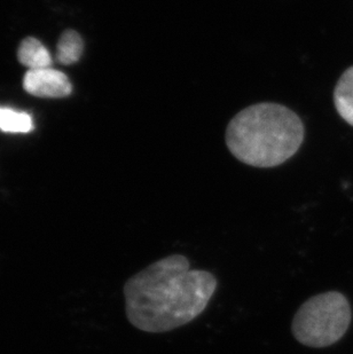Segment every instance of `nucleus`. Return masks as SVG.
I'll use <instances>...</instances> for the list:
<instances>
[{"instance_id":"obj_1","label":"nucleus","mask_w":353,"mask_h":354,"mask_svg":"<svg viewBox=\"0 0 353 354\" xmlns=\"http://www.w3.org/2000/svg\"><path fill=\"white\" fill-rule=\"evenodd\" d=\"M212 273L190 270L188 258L174 254L131 277L123 288L127 320L139 330L162 334L200 317L216 292Z\"/></svg>"},{"instance_id":"obj_2","label":"nucleus","mask_w":353,"mask_h":354,"mask_svg":"<svg viewBox=\"0 0 353 354\" xmlns=\"http://www.w3.org/2000/svg\"><path fill=\"white\" fill-rule=\"evenodd\" d=\"M304 124L289 108L273 102L253 104L230 120L226 144L234 158L255 167H274L296 154Z\"/></svg>"},{"instance_id":"obj_3","label":"nucleus","mask_w":353,"mask_h":354,"mask_svg":"<svg viewBox=\"0 0 353 354\" xmlns=\"http://www.w3.org/2000/svg\"><path fill=\"white\" fill-rule=\"evenodd\" d=\"M352 321L350 301L340 291L314 295L293 315L291 333L307 348H328L347 334Z\"/></svg>"},{"instance_id":"obj_4","label":"nucleus","mask_w":353,"mask_h":354,"mask_svg":"<svg viewBox=\"0 0 353 354\" xmlns=\"http://www.w3.org/2000/svg\"><path fill=\"white\" fill-rule=\"evenodd\" d=\"M24 87L28 93L39 97H68L73 91L69 78L52 67L28 71Z\"/></svg>"},{"instance_id":"obj_5","label":"nucleus","mask_w":353,"mask_h":354,"mask_svg":"<svg viewBox=\"0 0 353 354\" xmlns=\"http://www.w3.org/2000/svg\"><path fill=\"white\" fill-rule=\"evenodd\" d=\"M17 57L21 64L29 71L50 68L53 64L52 55L46 47L39 40L33 37L26 38L21 43L17 50Z\"/></svg>"},{"instance_id":"obj_6","label":"nucleus","mask_w":353,"mask_h":354,"mask_svg":"<svg viewBox=\"0 0 353 354\" xmlns=\"http://www.w3.org/2000/svg\"><path fill=\"white\" fill-rule=\"evenodd\" d=\"M334 104L341 118L353 127V67L344 71L337 82Z\"/></svg>"},{"instance_id":"obj_7","label":"nucleus","mask_w":353,"mask_h":354,"mask_svg":"<svg viewBox=\"0 0 353 354\" xmlns=\"http://www.w3.org/2000/svg\"><path fill=\"white\" fill-rule=\"evenodd\" d=\"M0 130L6 133H29L34 130V120L26 111L0 107Z\"/></svg>"},{"instance_id":"obj_8","label":"nucleus","mask_w":353,"mask_h":354,"mask_svg":"<svg viewBox=\"0 0 353 354\" xmlns=\"http://www.w3.org/2000/svg\"><path fill=\"white\" fill-rule=\"evenodd\" d=\"M84 50L83 39L76 31L68 30L57 44V59L61 64L69 66L80 60Z\"/></svg>"}]
</instances>
